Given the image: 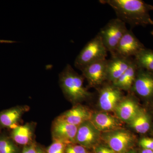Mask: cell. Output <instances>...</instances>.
Masks as SVG:
<instances>
[{"label": "cell", "mask_w": 153, "mask_h": 153, "mask_svg": "<svg viewBox=\"0 0 153 153\" xmlns=\"http://www.w3.org/2000/svg\"><path fill=\"white\" fill-rule=\"evenodd\" d=\"M0 153H19L18 148L10 137L0 134Z\"/></svg>", "instance_id": "cell-21"}, {"label": "cell", "mask_w": 153, "mask_h": 153, "mask_svg": "<svg viewBox=\"0 0 153 153\" xmlns=\"http://www.w3.org/2000/svg\"><path fill=\"white\" fill-rule=\"evenodd\" d=\"M126 153H139V152L138 149H134L129 151L128 152Z\"/></svg>", "instance_id": "cell-28"}, {"label": "cell", "mask_w": 153, "mask_h": 153, "mask_svg": "<svg viewBox=\"0 0 153 153\" xmlns=\"http://www.w3.org/2000/svg\"><path fill=\"white\" fill-rule=\"evenodd\" d=\"M24 109L20 107H16L0 112V127L14 128L23 114Z\"/></svg>", "instance_id": "cell-18"}, {"label": "cell", "mask_w": 153, "mask_h": 153, "mask_svg": "<svg viewBox=\"0 0 153 153\" xmlns=\"http://www.w3.org/2000/svg\"><path fill=\"white\" fill-rule=\"evenodd\" d=\"M150 104H151V109L150 111H149V112L150 113L153 117V101Z\"/></svg>", "instance_id": "cell-29"}, {"label": "cell", "mask_w": 153, "mask_h": 153, "mask_svg": "<svg viewBox=\"0 0 153 153\" xmlns=\"http://www.w3.org/2000/svg\"><path fill=\"white\" fill-rule=\"evenodd\" d=\"M94 153L93 152H92V153Z\"/></svg>", "instance_id": "cell-34"}, {"label": "cell", "mask_w": 153, "mask_h": 153, "mask_svg": "<svg viewBox=\"0 0 153 153\" xmlns=\"http://www.w3.org/2000/svg\"><path fill=\"white\" fill-rule=\"evenodd\" d=\"M138 68L153 72V50L145 48L134 57Z\"/></svg>", "instance_id": "cell-20"}, {"label": "cell", "mask_w": 153, "mask_h": 153, "mask_svg": "<svg viewBox=\"0 0 153 153\" xmlns=\"http://www.w3.org/2000/svg\"><path fill=\"white\" fill-rule=\"evenodd\" d=\"M101 140L116 153H126L136 149V136L123 128L101 134Z\"/></svg>", "instance_id": "cell-3"}, {"label": "cell", "mask_w": 153, "mask_h": 153, "mask_svg": "<svg viewBox=\"0 0 153 153\" xmlns=\"http://www.w3.org/2000/svg\"><path fill=\"white\" fill-rule=\"evenodd\" d=\"M93 112L89 108L77 105L58 117L68 123L79 126L86 121H90Z\"/></svg>", "instance_id": "cell-15"}, {"label": "cell", "mask_w": 153, "mask_h": 153, "mask_svg": "<svg viewBox=\"0 0 153 153\" xmlns=\"http://www.w3.org/2000/svg\"><path fill=\"white\" fill-rule=\"evenodd\" d=\"M138 69L133 59L124 73L112 84L121 90L131 91L136 77Z\"/></svg>", "instance_id": "cell-17"}, {"label": "cell", "mask_w": 153, "mask_h": 153, "mask_svg": "<svg viewBox=\"0 0 153 153\" xmlns=\"http://www.w3.org/2000/svg\"><path fill=\"white\" fill-rule=\"evenodd\" d=\"M99 87L98 104L100 109L102 111L114 112L118 104L124 97L122 91L109 82H105Z\"/></svg>", "instance_id": "cell-6"}, {"label": "cell", "mask_w": 153, "mask_h": 153, "mask_svg": "<svg viewBox=\"0 0 153 153\" xmlns=\"http://www.w3.org/2000/svg\"><path fill=\"white\" fill-rule=\"evenodd\" d=\"M127 30L125 23L117 18L111 19L100 29L98 34L111 56L114 54L118 44Z\"/></svg>", "instance_id": "cell-5"}, {"label": "cell", "mask_w": 153, "mask_h": 153, "mask_svg": "<svg viewBox=\"0 0 153 153\" xmlns=\"http://www.w3.org/2000/svg\"><path fill=\"white\" fill-rule=\"evenodd\" d=\"M153 117L149 111L143 108L129 125L137 133L149 132L153 123Z\"/></svg>", "instance_id": "cell-16"}, {"label": "cell", "mask_w": 153, "mask_h": 153, "mask_svg": "<svg viewBox=\"0 0 153 153\" xmlns=\"http://www.w3.org/2000/svg\"><path fill=\"white\" fill-rule=\"evenodd\" d=\"M151 34L153 36V30L152 31V32H151Z\"/></svg>", "instance_id": "cell-33"}, {"label": "cell", "mask_w": 153, "mask_h": 153, "mask_svg": "<svg viewBox=\"0 0 153 153\" xmlns=\"http://www.w3.org/2000/svg\"><path fill=\"white\" fill-rule=\"evenodd\" d=\"M33 131L29 125L17 126L12 129L10 137L14 142L19 145H26L32 140Z\"/></svg>", "instance_id": "cell-19"}, {"label": "cell", "mask_w": 153, "mask_h": 153, "mask_svg": "<svg viewBox=\"0 0 153 153\" xmlns=\"http://www.w3.org/2000/svg\"><path fill=\"white\" fill-rule=\"evenodd\" d=\"M37 153H44L43 152L41 151V149H38V151H37Z\"/></svg>", "instance_id": "cell-32"}, {"label": "cell", "mask_w": 153, "mask_h": 153, "mask_svg": "<svg viewBox=\"0 0 153 153\" xmlns=\"http://www.w3.org/2000/svg\"><path fill=\"white\" fill-rule=\"evenodd\" d=\"M67 145L58 141L54 140L47 150V153H65Z\"/></svg>", "instance_id": "cell-22"}, {"label": "cell", "mask_w": 153, "mask_h": 153, "mask_svg": "<svg viewBox=\"0 0 153 153\" xmlns=\"http://www.w3.org/2000/svg\"><path fill=\"white\" fill-rule=\"evenodd\" d=\"M152 73H153V72H152Z\"/></svg>", "instance_id": "cell-35"}, {"label": "cell", "mask_w": 153, "mask_h": 153, "mask_svg": "<svg viewBox=\"0 0 153 153\" xmlns=\"http://www.w3.org/2000/svg\"><path fill=\"white\" fill-rule=\"evenodd\" d=\"M94 153H116L108 146L103 143H100L93 150Z\"/></svg>", "instance_id": "cell-25"}, {"label": "cell", "mask_w": 153, "mask_h": 153, "mask_svg": "<svg viewBox=\"0 0 153 153\" xmlns=\"http://www.w3.org/2000/svg\"><path fill=\"white\" fill-rule=\"evenodd\" d=\"M150 134L153 137V122L152 125V127H151L150 131H149Z\"/></svg>", "instance_id": "cell-31"}, {"label": "cell", "mask_w": 153, "mask_h": 153, "mask_svg": "<svg viewBox=\"0 0 153 153\" xmlns=\"http://www.w3.org/2000/svg\"><path fill=\"white\" fill-rule=\"evenodd\" d=\"M137 145L140 149L153 151V138L143 137L138 140Z\"/></svg>", "instance_id": "cell-24"}, {"label": "cell", "mask_w": 153, "mask_h": 153, "mask_svg": "<svg viewBox=\"0 0 153 153\" xmlns=\"http://www.w3.org/2000/svg\"><path fill=\"white\" fill-rule=\"evenodd\" d=\"M131 91L149 103L153 101V73L138 68Z\"/></svg>", "instance_id": "cell-7"}, {"label": "cell", "mask_w": 153, "mask_h": 153, "mask_svg": "<svg viewBox=\"0 0 153 153\" xmlns=\"http://www.w3.org/2000/svg\"><path fill=\"white\" fill-rule=\"evenodd\" d=\"M145 47L131 30H127L118 44L112 56L131 58L134 57Z\"/></svg>", "instance_id": "cell-10"}, {"label": "cell", "mask_w": 153, "mask_h": 153, "mask_svg": "<svg viewBox=\"0 0 153 153\" xmlns=\"http://www.w3.org/2000/svg\"><path fill=\"white\" fill-rule=\"evenodd\" d=\"M108 51L98 34L85 44L74 61L75 67L81 70L91 63L106 59Z\"/></svg>", "instance_id": "cell-4"}, {"label": "cell", "mask_w": 153, "mask_h": 153, "mask_svg": "<svg viewBox=\"0 0 153 153\" xmlns=\"http://www.w3.org/2000/svg\"><path fill=\"white\" fill-rule=\"evenodd\" d=\"M90 121L101 133L122 128L123 125L116 116L104 111L93 112Z\"/></svg>", "instance_id": "cell-12"}, {"label": "cell", "mask_w": 153, "mask_h": 153, "mask_svg": "<svg viewBox=\"0 0 153 153\" xmlns=\"http://www.w3.org/2000/svg\"><path fill=\"white\" fill-rule=\"evenodd\" d=\"M100 2L110 6L117 19L131 27L153 25L149 12L153 5L142 0H100Z\"/></svg>", "instance_id": "cell-1"}, {"label": "cell", "mask_w": 153, "mask_h": 153, "mask_svg": "<svg viewBox=\"0 0 153 153\" xmlns=\"http://www.w3.org/2000/svg\"><path fill=\"white\" fill-rule=\"evenodd\" d=\"M132 95L124 97L114 111L116 116L123 123L129 124L142 109Z\"/></svg>", "instance_id": "cell-11"}, {"label": "cell", "mask_w": 153, "mask_h": 153, "mask_svg": "<svg viewBox=\"0 0 153 153\" xmlns=\"http://www.w3.org/2000/svg\"><path fill=\"white\" fill-rule=\"evenodd\" d=\"M0 43H13V41H5V40H0Z\"/></svg>", "instance_id": "cell-30"}, {"label": "cell", "mask_w": 153, "mask_h": 153, "mask_svg": "<svg viewBox=\"0 0 153 153\" xmlns=\"http://www.w3.org/2000/svg\"><path fill=\"white\" fill-rule=\"evenodd\" d=\"M65 153H90L87 149L77 144H71L66 146Z\"/></svg>", "instance_id": "cell-23"}, {"label": "cell", "mask_w": 153, "mask_h": 153, "mask_svg": "<svg viewBox=\"0 0 153 153\" xmlns=\"http://www.w3.org/2000/svg\"><path fill=\"white\" fill-rule=\"evenodd\" d=\"M84 77L67 64L60 73L59 81L63 93L71 102L79 103L92 96V94L83 85Z\"/></svg>", "instance_id": "cell-2"}, {"label": "cell", "mask_w": 153, "mask_h": 153, "mask_svg": "<svg viewBox=\"0 0 153 153\" xmlns=\"http://www.w3.org/2000/svg\"><path fill=\"white\" fill-rule=\"evenodd\" d=\"M78 128L77 126L71 124L57 118L52 125L53 139L66 145L75 143Z\"/></svg>", "instance_id": "cell-13"}, {"label": "cell", "mask_w": 153, "mask_h": 153, "mask_svg": "<svg viewBox=\"0 0 153 153\" xmlns=\"http://www.w3.org/2000/svg\"><path fill=\"white\" fill-rule=\"evenodd\" d=\"M101 134L90 121L85 122L78 126L75 143L93 150L101 143Z\"/></svg>", "instance_id": "cell-8"}, {"label": "cell", "mask_w": 153, "mask_h": 153, "mask_svg": "<svg viewBox=\"0 0 153 153\" xmlns=\"http://www.w3.org/2000/svg\"><path fill=\"white\" fill-rule=\"evenodd\" d=\"M22 153H37V150L34 146H29L24 148Z\"/></svg>", "instance_id": "cell-26"}, {"label": "cell", "mask_w": 153, "mask_h": 153, "mask_svg": "<svg viewBox=\"0 0 153 153\" xmlns=\"http://www.w3.org/2000/svg\"><path fill=\"white\" fill-rule=\"evenodd\" d=\"M138 151L139 153H153V151L140 148L138 149Z\"/></svg>", "instance_id": "cell-27"}, {"label": "cell", "mask_w": 153, "mask_h": 153, "mask_svg": "<svg viewBox=\"0 0 153 153\" xmlns=\"http://www.w3.org/2000/svg\"><path fill=\"white\" fill-rule=\"evenodd\" d=\"M107 59L99 60L87 65L81 69L82 76L89 86L98 88L107 81Z\"/></svg>", "instance_id": "cell-9"}, {"label": "cell", "mask_w": 153, "mask_h": 153, "mask_svg": "<svg viewBox=\"0 0 153 153\" xmlns=\"http://www.w3.org/2000/svg\"><path fill=\"white\" fill-rule=\"evenodd\" d=\"M133 58L111 56L107 60V81L113 83L117 80L131 64Z\"/></svg>", "instance_id": "cell-14"}]
</instances>
